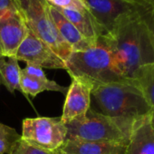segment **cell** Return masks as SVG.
<instances>
[{
  "instance_id": "cell-1",
  "label": "cell",
  "mask_w": 154,
  "mask_h": 154,
  "mask_svg": "<svg viewBox=\"0 0 154 154\" xmlns=\"http://www.w3.org/2000/svg\"><path fill=\"white\" fill-rule=\"evenodd\" d=\"M146 11L122 17L103 35L112 50L118 73L128 82H133L140 67L154 63V37L145 17Z\"/></svg>"
},
{
  "instance_id": "cell-2",
  "label": "cell",
  "mask_w": 154,
  "mask_h": 154,
  "mask_svg": "<svg viewBox=\"0 0 154 154\" xmlns=\"http://www.w3.org/2000/svg\"><path fill=\"white\" fill-rule=\"evenodd\" d=\"M90 109L98 113L128 120H139L152 110L133 82L95 85L91 94Z\"/></svg>"
},
{
  "instance_id": "cell-3",
  "label": "cell",
  "mask_w": 154,
  "mask_h": 154,
  "mask_svg": "<svg viewBox=\"0 0 154 154\" xmlns=\"http://www.w3.org/2000/svg\"><path fill=\"white\" fill-rule=\"evenodd\" d=\"M65 63L71 78H85L94 86L98 84L128 82L118 73L112 50L103 35L90 48L72 52Z\"/></svg>"
},
{
  "instance_id": "cell-4",
  "label": "cell",
  "mask_w": 154,
  "mask_h": 154,
  "mask_svg": "<svg viewBox=\"0 0 154 154\" xmlns=\"http://www.w3.org/2000/svg\"><path fill=\"white\" fill-rule=\"evenodd\" d=\"M134 122L103 115L89 109L85 118L65 124L66 140L116 142L127 145Z\"/></svg>"
},
{
  "instance_id": "cell-5",
  "label": "cell",
  "mask_w": 154,
  "mask_h": 154,
  "mask_svg": "<svg viewBox=\"0 0 154 154\" xmlns=\"http://www.w3.org/2000/svg\"><path fill=\"white\" fill-rule=\"evenodd\" d=\"M24 19L28 29L47 45L64 62L72 50L62 37L54 22L48 16L43 0H20Z\"/></svg>"
},
{
  "instance_id": "cell-6",
  "label": "cell",
  "mask_w": 154,
  "mask_h": 154,
  "mask_svg": "<svg viewBox=\"0 0 154 154\" xmlns=\"http://www.w3.org/2000/svg\"><path fill=\"white\" fill-rule=\"evenodd\" d=\"M67 128L60 118H26L22 123L21 139L46 150H59L66 140Z\"/></svg>"
},
{
  "instance_id": "cell-7",
  "label": "cell",
  "mask_w": 154,
  "mask_h": 154,
  "mask_svg": "<svg viewBox=\"0 0 154 154\" xmlns=\"http://www.w3.org/2000/svg\"><path fill=\"white\" fill-rule=\"evenodd\" d=\"M80 1L93 16L104 35L109 33L122 17L135 11L146 10L126 0H80Z\"/></svg>"
},
{
  "instance_id": "cell-8",
  "label": "cell",
  "mask_w": 154,
  "mask_h": 154,
  "mask_svg": "<svg viewBox=\"0 0 154 154\" xmlns=\"http://www.w3.org/2000/svg\"><path fill=\"white\" fill-rule=\"evenodd\" d=\"M15 57L17 61H24L42 68L66 70L65 62L29 29Z\"/></svg>"
},
{
  "instance_id": "cell-9",
  "label": "cell",
  "mask_w": 154,
  "mask_h": 154,
  "mask_svg": "<svg viewBox=\"0 0 154 154\" xmlns=\"http://www.w3.org/2000/svg\"><path fill=\"white\" fill-rule=\"evenodd\" d=\"M94 85L81 77H72V83L65 94L61 121L66 124L85 117L91 106V94Z\"/></svg>"
},
{
  "instance_id": "cell-10",
  "label": "cell",
  "mask_w": 154,
  "mask_h": 154,
  "mask_svg": "<svg viewBox=\"0 0 154 154\" xmlns=\"http://www.w3.org/2000/svg\"><path fill=\"white\" fill-rule=\"evenodd\" d=\"M28 27L24 15H17L0 19V42L5 57H15L16 54L26 38Z\"/></svg>"
},
{
  "instance_id": "cell-11",
  "label": "cell",
  "mask_w": 154,
  "mask_h": 154,
  "mask_svg": "<svg viewBox=\"0 0 154 154\" xmlns=\"http://www.w3.org/2000/svg\"><path fill=\"white\" fill-rule=\"evenodd\" d=\"M150 114L134 122L125 154H154V127Z\"/></svg>"
},
{
  "instance_id": "cell-12",
  "label": "cell",
  "mask_w": 154,
  "mask_h": 154,
  "mask_svg": "<svg viewBox=\"0 0 154 154\" xmlns=\"http://www.w3.org/2000/svg\"><path fill=\"white\" fill-rule=\"evenodd\" d=\"M45 2V1H44ZM46 12L62 37L71 46L72 52L84 51L94 45L89 42L68 19H66L56 8L45 2Z\"/></svg>"
},
{
  "instance_id": "cell-13",
  "label": "cell",
  "mask_w": 154,
  "mask_h": 154,
  "mask_svg": "<svg viewBox=\"0 0 154 154\" xmlns=\"http://www.w3.org/2000/svg\"><path fill=\"white\" fill-rule=\"evenodd\" d=\"M127 145L116 142L66 140L61 154H125Z\"/></svg>"
},
{
  "instance_id": "cell-14",
  "label": "cell",
  "mask_w": 154,
  "mask_h": 154,
  "mask_svg": "<svg viewBox=\"0 0 154 154\" xmlns=\"http://www.w3.org/2000/svg\"><path fill=\"white\" fill-rule=\"evenodd\" d=\"M57 9L92 44L95 45L98 39L104 35L101 27L98 26L93 16L88 12L87 9L85 10L65 9V8H57Z\"/></svg>"
},
{
  "instance_id": "cell-15",
  "label": "cell",
  "mask_w": 154,
  "mask_h": 154,
  "mask_svg": "<svg viewBox=\"0 0 154 154\" xmlns=\"http://www.w3.org/2000/svg\"><path fill=\"white\" fill-rule=\"evenodd\" d=\"M21 69L16 57H3L0 59V83L10 92H21Z\"/></svg>"
},
{
  "instance_id": "cell-16",
  "label": "cell",
  "mask_w": 154,
  "mask_h": 154,
  "mask_svg": "<svg viewBox=\"0 0 154 154\" xmlns=\"http://www.w3.org/2000/svg\"><path fill=\"white\" fill-rule=\"evenodd\" d=\"M20 87H21V93L26 95H31L32 97H35L37 94L45 91L60 92L63 94H66L68 90L67 87L60 85L54 81L49 79L46 80L35 79L23 73H21Z\"/></svg>"
},
{
  "instance_id": "cell-17",
  "label": "cell",
  "mask_w": 154,
  "mask_h": 154,
  "mask_svg": "<svg viewBox=\"0 0 154 154\" xmlns=\"http://www.w3.org/2000/svg\"><path fill=\"white\" fill-rule=\"evenodd\" d=\"M133 83L139 87L146 102L154 111V63L140 67L135 74Z\"/></svg>"
},
{
  "instance_id": "cell-18",
  "label": "cell",
  "mask_w": 154,
  "mask_h": 154,
  "mask_svg": "<svg viewBox=\"0 0 154 154\" xmlns=\"http://www.w3.org/2000/svg\"><path fill=\"white\" fill-rule=\"evenodd\" d=\"M24 15L20 0H0V19Z\"/></svg>"
},
{
  "instance_id": "cell-19",
  "label": "cell",
  "mask_w": 154,
  "mask_h": 154,
  "mask_svg": "<svg viewBox=\"0 0 154 154\" xmlns=\"http://www.w3.org/2000/svg\"><path fill=\"white\" fill-rule=\"evenodd\" d=\"M10 154H61V152L60 150L52 151L35 147L20 138Z\"/></svg>"
},
{
  "instance_id": "cell-20",
  "label": "cell",
  "mask_w": 154,
  "mask_h": 154,
  "mask_svg": "<svg viewBox=\"0 0 154 154\" xmlns=\"http://www.w3.org/2000/svg\"><path fill=\"white\" fill-rule=\"evenodd\" d=\"M21 138L15 129L0 135V154H10L18 140Z\"/></svg>"
},
{
  "instance_id": "cell-21",
  "label": "cell",
  "mask_w": 154,
  "mask_h": 154,
  "mask_svg": "<svg viewBox=\"0 0 154 154\" xmlns=\"http://www.w3.org/2000/svg\"><path fill=\"white\" fill-rule=\"evenodd\" d=\"M43 1L56 8L75 9V10L86 9L80 0H43Z\"/></svg>"
},
{
  "instance_id": "cell-22",
  "label": "cell",
  "mask_w": 154,
  "mask_h": 154,
  "mask_svg": "<svg viewBox=\"0 0 154 154\" xmlns=\"http://www.w3.org/2000/svg\"><path fill=\"white\" fill-rule=\"evenodd\" d=\"M21 73L35 79H41V80L47 79L42 67L31 63H26V66L24 69H21Z\"/></svg>"
},
{
  "instance_id": "cell-23",
  "label": "cell",
  "mask_w": 154,
  "mask_h": 154,
  "mask_svg": "<svg viewBox=\"0 0 154 154\" xmlns=\"http://www.w3.org/2000/svg\"><path fill=\"white\" fill-rule=\"evenodd\" d=\"M145 17H146V19L148 21L149 26V28H150V30L152 32L153 37H154V10H148V11H146Z\"/></svg>"
},
{
  "instance_id": "cell-24",
  "label": "cell",
  "mask_w": 154,
  "mask_h": 154,
  "mask_svg": "<svg viewBox=\"0 0 154 154\" xmlns=\"http://www.w3.org/2000/svg\"><path fill=\"white\" fill-rule=\"evenodd\" d=\"M126 1L131 2V3H132V4H134V5H136V6H138L140 8H144L146 10H149L145 0H126Z\"/></svg>"
},
{
  "instance_id": "cell-25",
  "label": "cell",
  "mask_w": 154,
  "mask_h": 154,
  "mask_svg": "<svg viewBox=\"0 0 154 154\" xmlns=\"http://www.w3.org/2000/svg\"><path fill=\"white\" fill-rule=\"evenodd\" d=\"M13 128L6 125V124H3V123H0V135L2 134H5V133H8V131H10Z\"/></svg>"
},
{
  "instance_id": "cell-26",
  "label": "cell",
  "mask_w": 154,
  "mask_h": 154,
  "mask_svg": "<svg viewBox=\"0 0 154 154\" xmlns=\"http://www.w3.org/2000/svg\"><path fill=\"white\" fill-rule=\"evenodd\" d=\"M149 10H154V0H145Z\"/></svg>"
},
{
  "instance_id": "cell-27",
  "label": "cell",
  "mask_w": 154,
  "mask_h": 154,
  "mask_svg": "<svg viewBox=\"0 0 154 154\" xmlns=\"http://www.w3.org/2000/svg\"><path fill=\"white\" fill-rule=\"evenodd\" d=\"M5 57L4 55V51H3V48H2V45H1V42H0V59Z\"/></svg>"
},
{
  "instance_id": "cell-28",
  "label": "cell",
  "mask_w": 154,
  "mask_h": 154,
  "mask_svg": "<svg viewBox=\"0 0 154 154\" xmlns=\"http://www.w3.org/2000/svg\"><path fill=\"white\" fill-rule=\"evenodd\" d=\"M150 121H151V123L154 127V111L151 112V114H150Z\"/></svg>"
}]
</instances>
